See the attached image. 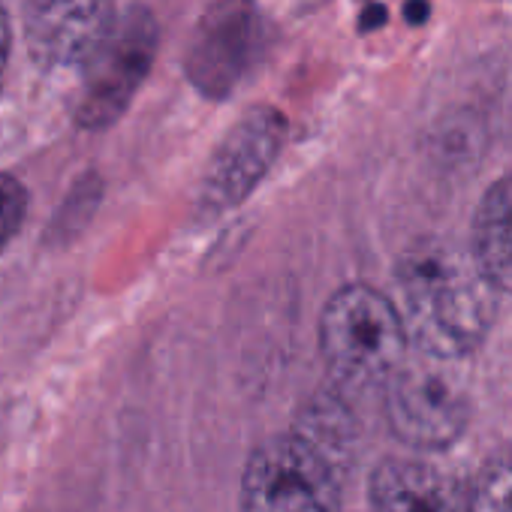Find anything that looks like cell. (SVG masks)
<instances>
[{
	"label": "cell",
	"instance_id": "1",
	"mask_svg": "<svg viewBox=\"0 0 512 512\" xmlns=\"http://www.w3.org/2000/svg\"><path fill=\"white\" fill-rule=\"evenodd\" d=\"M398 314L407 341L434 359H464L488 335L494 287L473 253L443 241H419L398 260Z\"/></svg>",
	"mask_w": 512,
	"mask_h": 512
},
{
	"label": "cell",
	"instance_id": "2",
	"mask_svg": "<svg viewBox=\"0 0 512 512\" xmlns=\"http://www.w3.org/2000/svg\"><path fill=\"white\" fill-rule=\"evenodd\" d=\"M320 350L332 377L347 389L383 386L407 356L398 308L365 284L338 290L320 320Z\"/></svg>",
	"mask_w": 512,
	"mask_h": 512
},
{
	"label": "cell",
	"instance_id": "3",
	"mask_svg": "<svg viewBox=\"0 0 512 512\" xmlns=\"http://www.w3.org/2000/svg\"><path fill=\"white\" fill-rule=\"evenodd\" d=\"M341 470L302 434L253 449L241 476V512H341Z\"/></svg>",
	"mask_w": 512,
	"mask_h": 512
},
{
	"label": "cell",
	"instance_id": "4",
	"mask_svg": "<svg viewBox=\"0 0 512 512\" xmlns=\"http://www.w3.org/2000/svg\"><path fill=\"white\" fill-rule=\"evenodd\" d=\"M269 19L256 0H214L196 22L187 76L211 100L232 97L269 55Z\"/></svg>",
	"mask_w": 512,
	"mask_h": 512
},
{
	"label": "cell",
	"instance_id": "5",
	"mask_svg": "<svg viewBox=\"0 0 512 512\" xmlns=\"http://www.w3.org/2000/svg\"><path fill=\"white\" fill-rule=\"evenodd\" d=\"M383 386L386 419L401 443L416 449H446L464 434L470 401L446 359L419 353V359L401 362Z\"/></svg>",
	"mask_w": 512,
	"mask_h": 512
},
{
	"label": "cell",
	"instance_id": "6",
	"mask_svg": "<svg viewBox=\"0 0 512 512\" xmlns=\"http://www.w3.org/2000/svg\"><path fill=\"white\" fill-rule=\"evenodd\" d=\"M157 55V22L145 10H130L85 64V85L76 118L88 130L112 127L142 88Z\"/></svg>",
	"mask_w": 512,
	"mask_h": 512
},
{
	"label": "cell",
	"instance_id": "7",
	"mask_svg": "<svg viewBox=\"0 0 512 512\" xmlns=\"http://www.w3.org/2000/svg\"><path fill=\"white\" fill-rule=\"evenodd\" d=\"M287 139V118L278 109H250L214 151L202 178V205L211 211L235 208L275 166Z\"/></svg>",
	"mask_w": 512,
	"mask_h": 512
},
{
	"label": "cell",
	"instance_id": "8",
	"mask_svg": "<svg viewBox=\"0 0 512 512\" xmlns=\"http://www.w3.org/2000/svg\"><path fill=\"white\" fill-rule=\"evenodd\" d=\"M115 22L112 0H25L28 46L46 70L85 67Z\"/></svg>",
	"mask_w": 512,
	"mask_h": 512
},
{
	"label": "cell",
	"instance_id": "9",
	"mask_svg": "<svg viewBox=\"0 0 512 512\" xmlns=\"http://www.w3.org/2000/svg\"><path fill=\"white\" fill-rule=\"evenodd\" d=\"M371 512H470V494L434 464L389 458L371 476Z\"/></svg>",
	"mask_w": 512,
	"mask_h": 512
},
{
	"label": "cell",
	"instance_id": "10",
	"mask_svg": "<svg viewBox=\"0 0 512 512\" xmlns=\"http://www.w3.org/2000/svg\"><path fill=\"white\" fill-rule=\"evenodd\" d=\"M473 260L494 290L512 296V175L482 196L473 214Z\"/></svg>",
	"mask_w": 512,
	"mask_h": 512
},
{
	"label": "cell",
	"instance_id": "11",
	"mask_svg": "<svg viewBox=\"0 0 512 512\" xmlns=\"http://www.w3.org/2000/svg\"><path fill=\"white\" fill-rule=\"evenodd\" d=\"M296 434H302L308 443H314L338 470L344 467L347 455H350V440H353V422H350V413L332 401V398H323L317 401L299 422Z\"/></svg>",
	"mask_w": 512,
	"mask_h": 512
},
{
	"label": "cell",
	"instance_id": "12",
	"mask_svg": "<svg viewBox=\"0 0 512 512\" xmlns=\"http://www.w3.org/2000/svg\"><path fill=\"white\" fill-rule=\"evenodd\" d=\"M470 512H512V449L482 467L470 494Z\"/></svg>",
	"mask_w": 512,
	"mask_h": 512
},
{
	"label": "cell",
	"instance_id": "13",
	"mask_svg": "<svg viewBox=\"0 0 512 512\" xmlns=\"http://www.w3.org/2000/svg\"><path fill=\"white\" fill-rule=\"evenodd\" d=\"M25 208H28L25 187L10 175H0V250H4L22 229Z\"/></svg>",
	"mask_w": 512,
	"mask_h": 512
},
{
	"label": "cell",
	"instance_id": "14",
	"mask_svg": "<svg viewBox=\"0 0 512 512\" xmlns=\"http://www.w3.org/2000/svg\"><path fill=\"white\" fill-rule=\"evenodd\" d=\"M10 46H13V28H10V16L0 4V82H4V70L10 61Z\"/></svg>",
	"mask_w": 512,
	"mask_h": 512
},
{
	"label": "cell",
	"instance_id": "15",
	"mask_svg": "<svg viewBox=\"0 0 512 512\" xmlns=\"http://www.w3.org/2000/svg\"><path fill=\"white\" fill-rule=\"evenodd\" d=\"M386 22V10L380 4H371L365 13H362V31H374Z\"/></svg>",
	"mask_w": 512,
	"mask_h": 512
},
{
	"label": "cell",
	"instance_id": "16",
	"mask_svg": "<svg viewBox=\"0 0 512 512\" xmlns=\"http://www.w3.org/2000/svg\"><path fill=\"white\" fill-rule=\"evenodd\" d=\"M428 19V4L425 0H410V7H407V22L410 25H422Z\"/></svg>",
	"mask_w": 512,
	"mask_h": 512
}]
</instances>
